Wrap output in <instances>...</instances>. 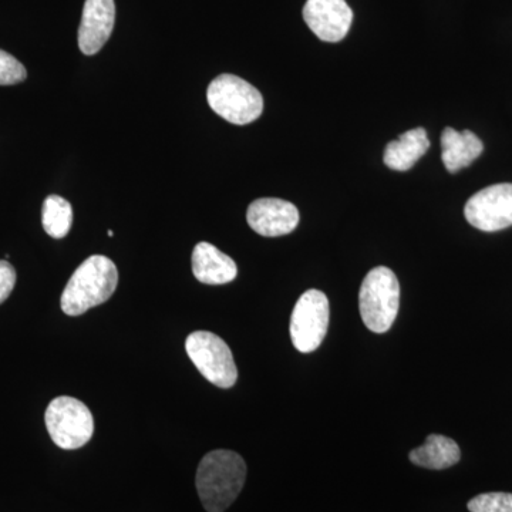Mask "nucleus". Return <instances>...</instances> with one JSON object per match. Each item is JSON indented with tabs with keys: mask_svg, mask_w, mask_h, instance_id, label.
<instances>
[{
	"mask_svg": "<svg viewBox=\"0 0 512 512\" xmlns=\"http://www.w3.org/2000/svg\"><path fill=\"white\" fill-rule=\"evenodd\" d=\"M247 480V464L235 451L215 450L202 458L195 485L208 512H224L237 500Z\"/></svg>",
	"mask_w": 512,
	"mask_h": 512,
	"instance_id": "nucleus-1",
	"label": "nucleus"
},
{
	"mask_svg": "<svg viewBox=\"0 0 512 512\" xmlns=\"http://www.w3.org/2000/svg\"><path fill=\"white\" fill-rule=\"evenodd\" d=\"M247 221L249 227L262 237H282L298 227L299 211L289 201L259 198L249 205Z\"/></svg>",
	"mask_w": 512,
	"mask_h": 512,
	"instance_id": "nucleus-10",
	"label": "nucleus"
},
{
	"mask_svg": "<svg viewBox=\"0 0 512 512\" xmlns=\"http://www.w3.org/2000/svg\"><path fill=\"white\" fill-rule=\"evenodd\" d=\"M409 458L419 467L446 470L460 461L461 451L456 441L440 434H430L423 446L414 448Z\"/></svg>",
	"mask_w": 512,
	"mask_h": 512,
	"instance_id": "nucleus-15",
	"label": "nucleus"
},
{
	"mask_svg": "<svg viewBox=\"0 0 512 512\" xmlns=\"http://www.w3.org/2000/svg\"><path fill=\"white\" fill-rule=\"evenodd\" d=\"M42 224L50 237H66L73 224V208L70 202L60 195H49L43 202Z\"/></svg>",
	"mask_w": 512,
	"mask_h": 512,
	"instance_id": "nucleus-16",
	"label": "nucleus"
},
{
	"mask_svg": "<svg viewBox=\"0 0 512 512\" xmlns=\"http://www.w3.org/2000/svg\"><path fill=\"white\" fill-rule=\"evenodd\" d=\"M330 308L328 296L318 289L303 293L291 316V339L301 353H312L322 345L328 333Z\"/></svg>",
	"mask_w": 512,
	"mask_h": 512,
	"instance_id": "nucleus-7",
	"label": "nucleus"
},
{
	"mask_svg": "<svg viewBox=\"0 0 512 512\" xmlns=\"http://www.w3.org/2000/svg\"><path fill=\"white\" fill-rule=\"evenodd\" d=\"M430 140L424 128L406 131L384 148L383 161L390 170L407 171L429 151Z\"/></svg>",
	"mask_w": 512,
	"mask_h": 512,
	"instance_id": "nucleus-14",
	"label": "nucleus"
},
{
	"mask_svg": "<svg viewBox=\"0 0 512 512\" xmlns=\"http://www.w3.org/2000/svg\"><path fill=\"white\" fill-rule=\"evenodd\" d=\"M16 284V271L8 261H0V305L9 298Z\"/></svg>",
	"mask_w": 512,
	"mask_h": 512,
	"instance_id": "nucleus-19",
	"label": "nucleus"
},
{
	"mask_svg": "<svg viewBox=\"0 0 512 512\" xmlns=\"http://www.w3.org/2000/svg\"><path fill=\"white\" fill-rule=\"evenodd\" d=\"M114 22V0H86L77 37L83 55L94 56L103 49L113 33Z\"/></svg>",
	"mask_w": 512,
	"mask_h": 512,
	"instance_id": "nucleus-11",
	"label": "nucleus"
},
{
	"mask_svg": "<svg viewBox=\"0 0 512 512\" xmlns=\"http://www.w3.org/2000/svg\"><path fill=\"white\" fill-rule=\"evenodd\" d=\"M467 507L470 512H512V494H480L470 500Z\"/></svg>",
	"mask_w": 512,
	"mask_h": 512,
	"instance_id": "nucleus-17",
	"label": "nucleus"
},
{
	"mask_svg": "<svg viewBox=\"0 0 512 512\" xmlns=\"http://www.w3.org/2000/svg\"><path fill=\"white\" fill-rule=\"evenodd\" d=\"M185 350L191 362L208 382L229 389L238 379V369L227 343L207 330L192 332L185 340Z\"/></svg>",
	"mask_w": 512,
	"mask_h": 512,
	"instance_id": "nucleus-6",
	"label": "nucleus"
},
{
	"mask_svg": "<svg viewBox=\"0 0 512 512\" xmlns=\"http://www.w3.org/2000/svg\"><path fill=\"white\" fill-rule=\"evenodd\" d=\"M107 234H109V237H113L114 232L113 231H109V232H107Z\"/></svg>",
	"mask_w": 512,
	"mask_h": 512,
	"instance_id": "nucleus-20",
	"label": "nucleus"
},
{
	"mask_svg": "<svg viewBox=\"0 0 512 512\" xmlns=\"http://www.w3.org/2000/svg\"><path fill=\"white\" fill-rule=\"evenodd\" d=\"M207 100L218 116L237 126L254 123L264 111V97L259 90L234 74H221L212 80Z\"/></svg>",
	"mask_w": 512,
	"mask_h": 512,
	"instance_id": "nucleus-4",
	"label": "nucleus"
},
{
	"mask_svg": "<svg viewBox=\"0 0 512 512\" xmlns=\"http://www.w3.org/2000/svg\"><path fill=\"white\" fill-rule=\"evenodd\" d=\"M484 144L473 131L447 127L441 134V158L448 173L456 174L483 154Z\"/></svg>",
	"mask_w": 512,
	"mask_h": 512,
	"instance_id": "nucleus-13",
	"label": "nucleus"
},
{
	"mask_svg": "<svg viewBox=\"0 0 512 512\" xmlns=\"http://www.w3.org/2000/svg\"><path fill=\"white\" fill-rule=\"evenodd\" d=\"M400 306V284L392 269L377 266L360 286L359 309L367 329L386 333L392 328Z\"/></svg>",
	"mask_w": 512,
	"mask_h": 512,
	"instance_id": "nucleus-3",
	"label": "nucleus"
},
{
	"mask_svg": "<svg viewBox=\"0 0 512 512\" xmlns=\"http://www.w3.org/2000/svg\"><path fill=\"white\" fill-rule=\"evenodd\" d=\"M28 77L25 66L16 57L0 50V86H13L25 82Z\"/></svg>",
	"mask_w": 512,
	"mask_h": 512,
	"instance_id": "nucleus-18",
	"label": "nucleus"
},
{
	"mask_svg": "<svg viewBox=\"0 0 512 512\" xmlns=\"http://www.w3.org/2000/svg\"><path fill=\"white\" fill-rule=\"evenodd\" d=\"M119 284V271L111 259L103 255L87 258L74 271L62 293V311L80 316L109 301Z\"/></svg>",
	"mask_w": 512,
	"mask_h": 512,
	"instance_id": "nucleus-2",
	"label": "nucleus"
},
{
	"mask_svg": "<svg viewBox=\"0 0 512 512\" xmlns=\"http://www.w3.org/2000/svg\"><path fill=\"white\" fill-rule=\"evenodd\" d=\"M192 274L205 285H225L238 275L234 259L210 242H200L192 251Z\"/></svg>",
	"mask_w": 512,
	"mask_h": 512,
	"instance_id": "nucleus-12",
	"label": "nucleus"
},
{
	"mask_svg": "<svg viewBox=\"0 0 512 512\" xmlns=\"http://www.w3.org/2000/svg\"><path fill=\"white\" fill-rule=\"evenodd\" d=\"M466 220L484 232H497L512 225V184H495L474 194L464 208Z\"/></svg>",
	"mask_w": 512,
	"mask_h": 512,
	"instance_id": "nucleus-8",
	"label": "nucleus"
},
{
	"mask_svg": "<svg viewBox=\"0 0 512 512\" xmlns=\"http://www.w3.org/2000/svg\"><path fill=\"white\" fill-rule=\"evenodd\" d=\"M303 19L320 40L338 43L349 33L353 10L346 0H308Z\"/></svg>",
	"mask_w": 512,
	"mask_h": 512,
	"instance_id": "nucleus-9",
	"label": "nucleus"
},
{
	"mask_svg": "<svg viewBox=\"0 0 512 512\" xmlns=\"http://www.w3.org/2000/svg\"><path fill=\"white\" fill-rule=\"evenodd\" d=\"M45 421L53 443L63 450H76L92 440L93 414L86 404L74 397L53 399L47 407Z\"/></svg>",
	"mask_w": 512,
	"mask_h": 512,
	"instance_id": "nucleus-5",
	"label": "nucleus"
}]
</instances>
